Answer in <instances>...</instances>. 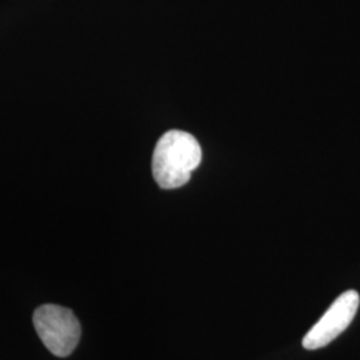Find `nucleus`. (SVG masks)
Returning a JSON list of instances; mask_svg holds the SVG:
<instances>
[{
	"instance_id": "obj_3",
	"label": "nucleus",
	"mask_w": 360,
	"mask_h": 360,
	"mask_svg": "<svg viewBox=\"0 0 360 360\" xmlns=\"http://www.w3.org/2000/svg\"><path fill=\"white\" fill-rule=\"evenodd\" d=\"M360 296L356 291L349 290L335 299L334 303L303 339V347L319 349L330 345L352 323L358 309Z\"/></svg>"
},
{
	"instance_id": "obj_2",
	"label": "nucleus",
	"mask_w": 360,
	"mask_h": 360,
	"mask_svg": "<svg viewBox=\"0 0 360 360\" xmlns=\"http://www.w3.org/2000/svg\"><path fill=\"white\" fill-rule=\"evenodd\" d=\"M34 326L47 349L60 358L68 356L80 339V324L71 309L44 304L34 312Z\"/></svg>"
},
{
	"instance_id": "obj_1",
	"label": "nucleus",
	"mask_w": 360,
	"mask_h": 360,
	"mask_svg": "<svg viewBox=\"0 0 360 360\" xmlns=\"http://www.w3.org/2000/svg\"><path fill=\"white\" fill-rule=\"evenodd\" d=\"M202 162V148L191 134L172 129L158 143L153 156V175L160 188L175 190L187 184Z\"/></svg>"
}]
</instances>
